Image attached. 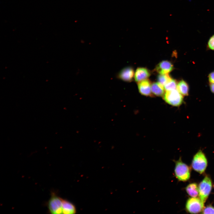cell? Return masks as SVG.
I'll return each mask as SVG.
<instances>
[{
  "instance_id": "cell-1",
  "label": "cell",
  "mask_w": 214,
  "mask_h": 214,
  "mask_svg": "<svg viewBox=\"0 0 214 214\" xmlns=\"http://www.w3.org/2000/svg\"><path fill=\"white\" fill-rule=\"evenodd\" d=\"M174 162L175 166L174 173L176 178L179 181H187L190 177L189 167L186 164L182 162L180 158L178 160Z\"/></svg>"
},
{
  "instance_id": "cell-2",
  "label": "cell",
  "mask_w": 214,
  "mask_h": 214,
  "mask_svg": "<svg viewBox=\"0 0 214 214\" xmlns=\"http://www.w3.org/2000/svg\"><path fill=\"white\" fill-rule=\"evenodd\" d=\"M63 199L59 196L55 192L51 193V197L48 202L47 207L50 213L63 214Z\"/></svg>"
},
{
  "instance_id": "cell-3",
  "label": "cell",
  "mask_w": 214,
  "mask_h": 214,
  "mask_svg": "<svg viewBox=\"0 0 214 214\" xmlns=\"http://www.w3.org/2000/svg\"><path fill=\"white\" fill-rule=\"evenodd\" d=\"M207 166V160L204 153L199 150L193 157L192 166L194 170L202 174Z\"/></svg>"
},
{
  "instance_id": "cell-4",
  "label": "cell",
  "mask_w": 214,
  "mask_h": 214,
  "mask_svg": "<svg viewBox=\"0 0 214 214\" xmlns=\"http://www.w3.org/2000/svg\"><path fill=\"white\" fill-rule=\"evenodd\" d=\"M163 98L166 103L174 106H180L183 101L182 95L176 89L166 91Z\"/></svg>"
},
{
  "instance_id": "cell-5",
  "label": "cell",
  "mask_w": 214,
  "mask_h": 214,
  "mask_svg": "<svg viewBox=\"0 0 214 214\" xmlns=\"http://www.w3.org/2000/svg\"><path fill=\"white\" fill-rule=\"evenodd\" d=\"M212 187L211 180L206 176L200 183L199 187V196L201 201L204 203L209 195Z\"/></svg>"
},
{
  "instance_id": "cell-6",
  "label": "cell",
  "mask_w": 214,
  "mask_h": 214,
  "mask_svg": "<svg viewBox=\"0 0 214 214\" xmlns=\"http://www.w3.org/2000/svg\"><path fill=\"white\" fill-rule=\"evenodd\" d=\"M204 207V203L200 198L196 197L189 198L186 204V210L191 213H198L202 211Z\"/></svg>"
},
{
  "instance_id": "cell-7",
  "label": "cell",
  "mask_w": 214,
  "mask_h": 214,
  "mask_svg": "<svg viewBox=\"0 0 214 214\" xmlns=\"http://www.w3.org/2000/svg\"><path fill=\"white\" fill-rule=\"evenodd\" d=\"M134 75V71L133 68L128 67L122 69L117 74V77L123 81L129 82L132 81Z\"/></svg>"
},
{
  "instance_id": "cell-8",
  "label": "cell",
  "mask_w": 214,
  "mask_h": 214,
  "mask_svg": "<svg viewBox=\"0 0 214 214\" xmlns=\"http://www.w3.org/2000/svg\"><path fill=\"white\" fill-rule=\"evenodd\" d=\"M150 81L145 79L139 82L138 88L139 93L142 95L147 96H152Z\"/></svg>"
},
{
  "instance_id": "cell-9",
  "label": "cell",
  "mask_w": 214,
  "mask_h": 214,
  "mask_svg": "<svg viewBox=\"0 0 214 214\" xmlns=\"http://www.w3.org/2000/svg\"><path fill=\"white\" fill-rule=\"evenodd\" d=\"M173 69V65L170 62L163 60L158 64L155 68L156 72L160 74H168Z\"/></svg>"
},
{
  "instance_id": "cell-10",
  "label": "cell",
  "mask_w": 214,
  "mask_h": 214,
  "mask_svg": "<svg viewBox=\"0 0 214 214\" xmlns=\"http://www.w3.org/2000/svg\"><path fill=\"white\" fill-rule=\"evenodd\" d=\"M150 75V72L147 68L144 67H138L136 71L134 78L135 81L139 83L146 79Z\"/></svg>"
},
{
  "instance_id": "cell-11",
  "label": "cell",
  "mask_w": 214,
  "mask_h": 214,
  "mask_svg": "<svg viewBox=\"0 0 214 214\" xmlns=\"http://www.w3.org/2000/svg\"><path fill=\"white\" fill-rule=\"evenodd\" d=\"M164 88L162 84L158 82H154L151 85L152 93L157 96L161 97L164 94Z\"/></svg>"
},
{
  "instance_id": "cell-12",
  "label": "cell",
  "mask_w": 214,
  "mask_h": 214,
  "mask_svg": "<svg viewBox=\"0 0 214 214\" xmlns=\"http://www.w3.org/2000/svg\"><path fill=\"white\" fill-rule=\"evenodd\" d=\"M76 212L75 206L71 203L63 199L62 203L63 214H74Z\"/></svg>"
},
{
  "instance_id": "cell-13",
  "label": "cell",
  "mask_w": 214,
  "mask_h": 214,
  "mask_svg": "<svg viewBox=\"0 0 214 214\" xmlns=\"http://www.w3.org/2000/svg\"><path fill=\"white\" fill-rule=\"evenodd\" d=\"M185 189L187 193L192 197H196L199 194V188L196 183L190 184L186 186Z\"/></svg>"
},
{
  "instance_id": "cell-14",
  "label": "cell",
  "mask_w": 214,
  "mask_h": 214,
  "mask_svg": "<svg viewBox=\"0 0 214 214\" xmlns=\"http://www.w3.org/2000/svg\"><path fill=\"white\" fill-rule=\"evenodd\" d=\"M177 89L179 92L182 95H188L189 87L188 84L184 80L180 81L177 84Z\"/></svg>"
},
{
  "instance_id": "cell-15",
  "label": "cell",
  "mask_w": 214,
  "mask_h": 214,
  "mask_svg": "<svg viewBox=\"0 0 214 214\" xmlns=\"http://www.w3.org/2000/svg\"><path fill=\"white\" fill-rule=\"evenodd\" d=\"M172 78L168 74H160L157 77V80L159 83L164 86Z\"/></svg>"
},
{
  "instance_id": "cell-16",
  "label": "cell",
  "mask_w": 214,
  "mask_h": 214,
  "mask_svg": "<svg viewBox=\"0 0 214 214\" xmlns=\"http://www.w3.org/2000/svg\"><path fill=\"white\" fill-rule=\"evenodd\" d=\"M177 84L176 81L172 78L164 86L165 89L166 91H170L176 89Z\"/></svg>"
},
{
  "instance_id": "cell-17",
  "label": "cell",
  "mask_w": 214,
  "mask_h": 214,
  "mask_svg": "<svg viewBox=\"0 0 214 214\" xmlns=\"http://www.w3.org/2000/svg\"><path fill=\"white\" fill-rule=\"evenodd\" d=\"M202 212L203 214H214V207L211 205L208 206L203 209Z\"/></svg>"
},
{
  "instance_id": "cell-18",
  "label": "cell",
  "mask_w": 214,
  "mask_h": 214,
  "mask_svg": "<svg viewBox=\"0 0 214 214\" xmlns=\"http://www.w3.org/2000/svg\"><path fill=\"white\" fill-rule=\"evenodd\" d=\"M208 46L210 49L214 50V34L210 38L208 42Z\"/></svg>"
},
{
  "instance_id": "cell-19",
  "label": "cell",
  "mask_w": 214,
  "mask_h": 214,
  "mask_svg": "<svg viewBox=\"0 0 214 214\" xmlns=\"http://www.w3.org/2000/svg\"><path fill=\"white\" fill-rule=\"evenodd\" d=\"M209 81L211 83H214V71L211 73L209 75Z\"/></svg>"
},
{
  "instance_id": "cell-20",
  "label": "cell",
  "mask_w": 214,
  "mask_h": 214,
  "mask_svg": "<svg viewBox=\"0 0 214 214\" xmlns=\"http://www.w3.org/2000/svg\"><path fill=\"white\" fill-rule=\"evenodd\" d=\"M210 88L211 92L214 93V83H211L210 84Z\"/></svg>"
}]
</instances>
